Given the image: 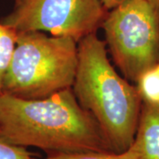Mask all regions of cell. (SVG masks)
<instances>
[{
  "instance_id": "13",
  "label": "cell",
  "mask_w": 159,
  "mask_h": 159,
  "mask_svg": "<svg viewBox=\"0 0 159 159\" xmlns=\"http://www.w3.org/2000/svg\"><path fill=\"white\" fill-rule=\"evenodd\" d=\"M156 68H157V72H158V74H159V63L156 66Z\"/></svg>"
},
{
  "instance_id": "11",
  "label": "cell",
  "mask_w": 159,
  "mask_h": 159,
  "mask_svg": "<svg viewBox=\"0 0 159 159\" xmlns=\"http://www.w3.org/2000/svg\"><path fill=\"white\" fill-rule=\"evenodd\" d=\"M125 1H127V0H101L103 6L108 11H111V9H113L115 7L119 6V5L123 4Z\"/></svg>"
},
{
  "instance_id": "8",
  "label": "cell",
  "mask_w": 159,
  "mask_h": 159,
  "mask_svg": "<svg viewBox=\"0 0 159 159\" xmlns=\"http://www.w3.org/2000/svg\"><path fill=\"white\" fill-rule=\"evenodd\" d=\"M18 32L0 22V95L3 94V81L16 44Z\"/></svg>"
},
{
  "instance_id": "9",
  "label": "cell",
  "mask_w": 159,
  "mask_h": 159,
  "mask_svg": "<svg viewBox=\"0 0 159 159\" xmlns=\"http://www.w3.org/2000/svg\"><path fill=\"white\" fill-rule=\"evenodd\" d=\"M136 83L142 102L159 104V74L156 66L144 72Z\"/></svg>"
},
{
  "instance_id": "2",
  "label": "cell",
  "mask_w": 159,
  "mask_h": 159,
  "mask_svg": "<svg viewBox=\"0 0 159 159\" xmlns=\"http://www.w3.org/2000/svg\"><path fill=\"white\" fill-rule=\"evenodd\" d=\"M72 90L82 108L97 120L114 152L131 147L142 100L136 87L110 62L106 43L96 34L78 42V66Z\"/></svg>"
},
{
  "instance_id": "3",
  "label": "cell",
  "mask_w": 159,
  "mask_h": 159,
  "mask_svg": "<svg viewBox=\"0 0 159 159\" xmlns=\"http://www.w3.org/2000/svg\"><path fill=\"white\" fill-rule=\"evenodd\" d=\"M78 66V43L43 32H18L3 94L43 99L72 89Z\"/></svg>"
},
{
  "instance_id": "4",
  "label": "cell",
  "mask_w": 159,
  "mask_h": 159,
  "mask_svg": "<svg viewBox=\"0 0 159 159\" xmlns=\"http://www.w3.org/2000/svg\"><path fill=\"white\" fill-rule=\"evenodd\" d=\"M101 29L115 65L136 82L159 63V14L147 0H127L108 11Z\"/></svg>"
},
{
  "instance_id": "6",
  "label": "cell",
  "mask_w": 159,
  "mask_h": 159,
  "mask_svg": "<svg viewBox=\"0 0 159 159\" xmlns=\"http://www.w3.org/2000/svg\"><path fill=\"white\" fill-rule=\"evenodd\" d=\"M133 144L139 159H159V104L142 102Z\"/></svg>"
},
{
  "instance_id": "1",
  "label": "cell",
  "mask_w": 159,
  "mask_h": 159,
  "mask_svg": "<svg viewBox=\"0 0 159 159\" xmlns=\"http://www.w3.org/2000/svg\"><path fill=\"white\" fill-rule=\"evenodd\" d=\"M0 137L49 154L113 151L97 120L80 106L72 89L43 99L1 94Z\"/></svg>"
},
{
  "instance_id": "5",
  "label": "cell",
  "mask_w": 159,
  "mask_h": 159,
  "mask_svg": "<svg viewBox=\"0 0 159 159\" xmlns=\"http://www.w3.org/2000/svg\"><path fill=\"white\" fill-rule=\"evenodd\" d=\"M108 11L101 0H15L0 22L16 32H49L78 43L97 33Z\"/></svg>"
},
{
  "instance_id": "12",
  "label": "cell",
  "mask_w": 159,
  "mask_h": 159,
  "mask_svg": "<svg viewBox=\"0 0 159 159\" xmlns=\"http://www.w3.org/2000/svg\"><path fill=\"white\" fill-rule=\"evenodd\" d=\"M159 14V0H147Z\"/></svg>"
},
{
  "instance_id": "7",
  "label": "cell",
  "mask_w": 159,
  "mask_h": 159,
  "mask_svg": "<svg viewBox=\"0 0 159 159\" xmlns=\"http://www.w3.org/2000/svg\"><path fill=\"white\" fill-rule=\"evenodd\" d=\"M43 159H139V154L134 144L123 152L113 151H84L73 153L49 154Z\"/></svg>"
},
{
  "instance_id": "10",
  "label": "cell",
  "mask_w": 159,
  "mask_h": 159,
  "mask_svg": "<svg viewBox=\"0 0 159 159\" xmlns=\"http://www.w3.org/2000/svg\"><path fill=\"white\" fill-rule=\"evenodd\" d=\"M0 159H36L20 146L11 144L0 137Z\"/></svg>"
}]
</instances>
